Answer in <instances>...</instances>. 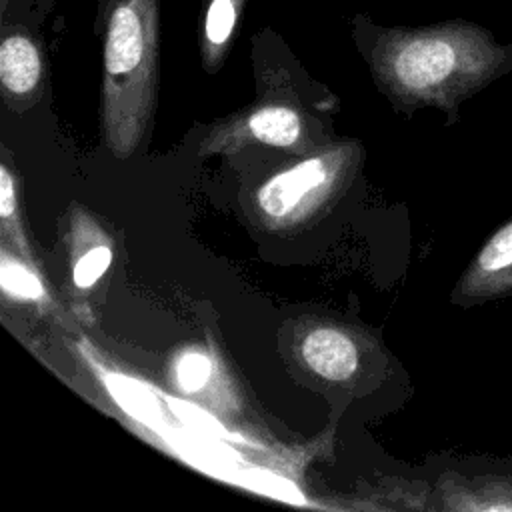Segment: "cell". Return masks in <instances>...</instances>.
Returning <instances> with one entry per match:
<instances>
[{
  "label": "cell",
  "instance_id": "12",
  "mask_svg": "<svg viewBox=\"0 0 512 512\" xmlns=\"http://www.w3.org/2000/svg\"><path fill=\"white\" fill-rule=\"evenodd\" d=\"M212 374V360L202 352H186L176 366V380L184 392L200 390Z\"/></svg>",
  "mask_w": 512,
  "mask_h": 512
},
{
  "label": "cell",
  "instance_id": "13",
  "mask_svg": "<svg viewBox=\"0 0 512 512\" xmlns=\"http://www.w3.org/2000/svg\"><path fill=\"white\" fill-rule=\"evenodd\" d=\"M54 4L56 0H6V4L0 6V18L12 16L40 28L52 12Z\"/></svg>",
  "mask_w": 512,
  "mask_h": 512
},
{
  "label": "cell",
  "instance_id": "2",
  "mask_svg": "<svg viewBox=\"0 0 512 512\" xmlns=\"http://www.w3.org/2000/svg\"><path fill=\"white\" fill-rule=\"evenodd\" d=\"M102 48L100 126L116 158L136 152L152 124L160 78V0H96Z\"/></svg>",
  "mask_w": 512,
  "mask_h": 512
},
{
  "label": "cell",
  "instance_id": "14",
  "mask_svg": "<svg viewBox=\"0 0 512 512\" xmlns=\"http://www.w3.org/2000/svg\"><path fill=\"white\" fill-rule=\"evenodd\" d=\"M2 4H6V0H0V6H2Z\"/></svg>",
  "mask_w": 512,
  "mask_h": 512
},
{
  "label": "cell",
  "instance_id": "7",
  "mask_svg": "<svg viewBox=\"0 0 512 512\" xmlns=\"http://www.w3.org/2000/svg\"><path fill=\"white\" fill-rule=\"evenodd\" d=\"M298 354L306 368L328 382H346L358 368L354 340L338 328L318 326L304 334Z\"/></svg>",
  "mask_w": 512,
  "mask_h": 512
},
{
  "label": "cell",
  "instance_id": "5",
  "mask_svg": "<svg viewBox=\"0 0 512 512\" xmlns=\"http://www.w3.org/2000/svg\"><path fill=\"white\" fill-rule=\"evenodd\" d=\"M438 508L512 512V456H470L444 466L436 480Z\"/></svg>",
  "mask_w": 512,
  "mask_h": 512
},
{
  "label": "cell",
  "instance_id": "4",
  "mask_svg": "<svg viewBox=\"0 0 512 512\" xmlns=\"http://www.w3.org/2000/svg\"><path fill=\"white\" fill-rule=\"evenodd\" d=\"M48 52L40 28L20 18H0V90L4 106L16 114L40 104L48 94Z\"/></svg>",
  "mask_w": 512,
  "mask_h": 512
},
{
  "label": "cell",
  "instance_id": "6",
  "mask_svg": "<svg viewBox=\"0 0 512 512\" xmlns=\"http://www.w3.org/2000/svg\"><path fill=\"white\" fill-rule=\"evenodd\" d=\"M512 296V218L478 248L452 290V304L482 306Z\"/></svg>",
  "mask_w": 512,
  "mask_h": 512
},
{
  "label": "cell",
  "instance_id": "1",
  "mask_svg": "<svg viewBox=\"0 0 512 512\" xmlns=\"http://www.w3.org/2000/svg\"><path fill=\"white\" fill-rule=\"evenodd\" d=\"M350 34L378 90L404 112L430 106L454 122L462 102L512 72V42L464 18L408 26L356 12Z\"/></svg>",
  "mask_w": 512,
  "mask_h": 512
},
{
  "label": "cell",
  "instance_id": "9",
  "mask_svg": "<svg viewBox=\"0 0 512 512\" xmlns=\"http://www.w3.org/2000/svg\"><path fill=\"white\" fill-rule=\"evenodd\" d=\"M0 220H2V236L12 238L14 246L20 250V254L32 262V250L26 244L20 218H18V194L14 178L6 164L0 166Z\"/></svg>",
  "mask_w": 512,
  "mask_h": 512
},
{
  "label": "cell",
  "instance_id": "8",
  "mask_svg": "<svg viewBox=\"0 0 512 512\" xmlns=\"http://www.w3.org/2000/svg\"><path fill=\"white\" fill-rule=\"evenodd\" d=\"M246 0H202L198 14V48L206 72H216L238 34Z\"/></svg>",
  "mask_w": 512,
  "mask_h": 512
},
{
  "label": "cell",
  "instance_id": "11",
  "mask_svg": "<svg viewBox=\"0 0 512 512\" xmlns=\"http://www.w3.org/2000/svg\"><path fill=\"white\" fill-rule=\"evenodd\" d=\"M112 264V248L108 244H96L88 248L82 256L76 258L74 270H72V280L76 288H90L94 286L108 266Z\"/></svg>",
  "mask_w": 512,
  "mask_h": 512
},
{
  "label": "cell",
  "instance_id": "10",
  "mask_svg": "<svg viewBox=\"0 0 512 512\" xmlns=\"http://www.w3.org/2000/svg\"><path fill=\"white\" fill-rule=\"evenodd\" d=\"M0 284L8 296L18 298V300L44 298V288H42V282L38 280V276L28 266L14 260L6 250L2 252Z\"/></svg>",
  "mask_w": 512,
  "mask_h": 512
},
{
  "label": "cell",
  "instance_id": "3",
  "mask_svg": "<svg viewBox=\"0 0 512 512\" xmlns=\"http://www.w3.org/2000/svg\"><path fill=\"white\" fill-rule=\"evenodd\" d=\"M350 164L348 152L328 150L274 174L256 190L258 218L276 230L306 222L334 196Z\"/></svg>",
  "mask_w": 512,
  "mask_h": 512
}]
</instances>
